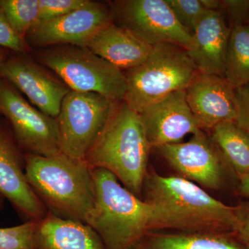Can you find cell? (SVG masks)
<instances>
[{"mask_svg": "<svg viewBox=\"0 0 249 249\" xmlns=\"http://www.w3.org/2000/svg\"><path fill=\"white\" fill-rule=\"evenodd\" d=\"M0 114L6 118L16 142L25 154L53 157L62 153L56 119L33 107L1 77Z\"/></svg>", "mask_w": 249, "mask_h": 249, "instance_id": "obj_8", "label": "cell"}, {"mask_svg": "<svg viewBox=\"0 0 249 249\" xmlns=\"http://www.w3.org/2000/svg\"><path fill=\"white\" fill-rule=\"evenodd\" d=\"M190 109L201 130H212L217 124L235 121V89L224 77L198 73L186 89Z\"/></svg>", "mask_w": 249, "mask_h": 249, "instance_id": "obj_15", "label": "cell"}, {"mask_svg": "<svg viewBox=\"0 0 249 249\" xmlns=\"http://www.w3.org/2000/svg\"><path fill=\"white\" fill-rule=\"evenodd\" d=\"M211 132V140L237 178L249 175V132L235 121L222 123Z\"/></svg>", "mask_w": 249, "mask_h": 249, "instance_id": "obj_20", "label": "cell"}, {"mask_svg": "<svg viewBox=\"0 0 249 249\" xmlns=\"http://www.w3.org/2000/svg\"><path fill=\"white\" fill-rule=\"evenodd\" d=\"M1 77L24 93L39 110L55 119L64 98L71 91L25 54L9 56L1 67Z\"/></svg>", "mask_w": 249, "mask_h": 249, "instance_id": "obj_13", "label": "cell"}, {"mask_svg": "<svg viewBox=\"0 0 249 249\" xmlns=\"http://www.w3.org/2000/svg\"><path fill=\"white\" fill-rule=\"evenodd\" d=\"M112 12L117 25L152 47L170 44L187 50L191 45V34L178 22L165 0L117 1Z\"/></svg>", "mask_w": 249, "mask_h": 249, "instance_id": "obj_9", "label": "cell"}, {"mask_svg": "<svg viewBox=\"0 0 249 249\" xmlns=\"http://www.w3.org/2000/svg\"><path fill=\"white\" fill-rule=\"evenodd\" d=\"M185 29L193 35L196 24L206 12L200 0H165Z\"/></svg>", "mask_w": 249, "mask_h": 249, "instance_id": "obj_24", "label": "cell"}, {"mask_svg": "<svg viewBox=\"0 0 249 249\" xmlns=\"http://www.w3.org/2000/svg\"><path fill=\"white\" fill-rule=\"evenodd\" d=\"M39 59L72 91L98 93L114 102L124 100V72L87 47L53 46L42 51Z\"/></svg>", "mask_w": 249, "mask_h": 249, "instance_id": "obj_6", "label": "cell"}, {"mask_svg": "<svg viewBox=\"0 0 249 249\" xmlns=\"http://www.w3.org/2000/svg\"><path fill=\"white\" fill-rule=\"evenodd\" d=\"M9 52H10V51L8 50V49L0 47V78H1V67H2L4 62L6 61V59L9 58V53H8Z\"/></svg>", "mask_w": 249, "mask_h": 249, "instance_id": "obj_32", "label": "cell"}, {"mask_svg": "<svg viewBox=\"0 0 249 249\" xmlns=\"http://www.w3.org/2000/svg\"><path fill=\"white\" fill-rule=\"evenodd\" d=\"M86 47L121 71H127L145 62L153 47L111 22L96 33Z\"/></svg>", "mask_w": 249, "mask_h": 249, "instance_id": "obj_17", "label": "cell"}, {"mask_svg": "<svg viewBox=\"0 0 249 249\" xmlns=\"http://www.w3.org/2000/svg\"><path fill=\"white\" fill-rule=\"evenodd\" d=\"M143 192L142 199L161 213L163 231L232 234L234 206L217 200L193 181L180 176L147 172Z\"/></svg>", "mask_w": 249, "mask_h": 249, "instance_id": "obj_1", "label": "cell"}, {"mask_svg": "<svg viewBox=\"0 0 249 249\" xmlns=\"http://www.w3.org/2000/svg\"><path fill=\"white\" fill-rule=\"evenodd\" d=\"M28 182L48 212L86 224L95 201L92 170L85 160L63 153H24Z\"/></svg>", "mask_w": 249, "mask_h": 249, "instance_id": "obj_4", "label": "cell"}, {"mask_svg": "<svg viewBox=\"0 0 249 249\" xmlns=\"http://www.w3.org/2000/svg\"><path fill=\"white\" fill-rule=\"evenodd\" d=\"M231 28L221 11H206L186 52L199 73L224 77Z\"/></svg>", "mask_w": 249, "mask_h": 249, "instance_id": "obj_16", "label": "cell"}, {"mask_svg": "<svg viewBox=\"0 0 249 249\" xmlns=\"http://www.w3.org/2000/svg\"><path fill=\"white\" fill-rule=\"evenodd\" d=\"M198 73L186 49L170 44L154 46L145 62L124 73V101L140 114L171 93L186 90Z\"/></svg>", "mask_w": 249, "mask_h": 249, "instance_id": "obj_5", "label": "cell"}, {"mask_svg": "<svg viewBox=\"0 0 249 249\" xmlns=\"http://www.w3.org/2000/svg\"><path fill=\"white\" fill-rule=\"evenodd\" d=\"M33 249H106L99 236L85 223L48 212L37 222Z\"/></svg>", "mask_w": 249, "mask_h": 249, "instance_id": "obj_18", "label": "cell"}, {"mask_svg": "<svg viewBox=\"0 0 249 249\" xmlns=\"http://www.w3.org/2000/svg\"><path fill=\"white\" fill-rule=\"evenodd\" d=\"M116 103L96 93H67L56 118L62 153L84 160Z\"/></svg>", "mask_w": 249, "mask_h": 249, "instance_id": "obj_7", "label": "cell"}, {"mask_svg": "<svg viewBox=\"0 0 249 249\" xmlns=\"http://www.w3.org/2000/svg\"><path fill=\"white\" fill-rule=\"evenodd\" d=\"M37 225L27 221L16 227L0 228V249H33Z\"/></svg>", "mask_w": 249, "mask_h": 249, "instance_id": "obj_23", "label": "cell"}, {"mask_svg": "<svg viewBox=\"0 0 249 249\" xmlns=\"http://www.w3.org/2000/svg\"><path fill=\"white\" fill-rule=\"evenodd\" d=\"M89 0H39V19L49 20L76 11L88 4Z\"/></svg>", "mask_w": 249, "mask_h": 249, "instance_id": "obj_25", "label": "cell"}, {"mask_svg": "<svg viewBox=\"0 0 249 249\" xmlns=\"http://www.w3.org/2000/svg\"><path fill=\"white\" fill-rule=\"evenodd\" d=\"M91 170L95 201L86 224L106 249H129L147 232L163 231L157 206L131 193L107 170Z\"/></svg>", "mask_w": 249, "mask_h": 249, "instance_id": "obj_2", "label": "cell"}, {"mask_svg": "<svg viewBox=\"0 0 249 249\" xmlns=\"http://www.w3.org/2000/svg\"><path fill=\"white\" fill-rule=\"evenodd\" d=\"M4 196L0 194V211H1L4 207Z\"/></svg>", "mask_w": 249, "mask_h": 249, "instance_id": "obj_33", "label": "cell"}, {"mask_svg": "<svg viewBox=\"0 0 249 249\" xmlns=\"http://www.w3.org/2000/svg\"><path fill=\"white\" fill-rule=\"evenodd\" d=\"M157 149L178 176L206 189H219L222 186L225 162L204 130L193 134L188 142Z\"/></svg>", "mask_w": 249, "mask_h": 249, "instance_id": "obj_12", "label": "cell"}, {"mask_svg": "<svg viewBox=\"0 0 249 249\" xmlns=\"http://www.w3.org/2000/svg\"><path fill=\"white\" fill-rule=\"evenodd\" d=\"M151 150L140 114L123 101L116 103L84 160L91 169L109 171L124 188L142 199Z\"/></svg>", "mask_w": 249, "mask_h": 249, "instance_id": "obj_3", "label": "cell"}, {"mask_svg": "<svg viewBox=\"0 0 249 249\" xmlns=\"http://www.w3.org/2000/svg\"><path fill=\"white\" fill-rule=\"evenodd\" d=\"M139 114L152 148L178 143L201 130L187 102L186 90L171 93Z\"/></svg>", "mask_w": 249, "mask_h": 249, "instance_id": "obj_14", "label": "cell"}, {"mask_svg": "<svg viewBox=\"0 0 249 249\" xmlns=\"http://www.w3.org/2000/svg\"><path fill=\"white\" fill-rule=\"evenodd\" d=\"M224 78L234 89L249 84V27L231 29Z\"/></svg>", "mask_w": 249, "mask_h": 249, "instance_id": "obj_21", "label": "cell"}, {"mask_svg": "<svg viewBox=\"0 0 249 249\" xmlns=\"http://www.w3.org/2000/svg\"><path fill=\"white\" fill-rule=\"evenodd\" d=\"M239 184L237 193L243 196L249 197V175L238 177Z\"/></svg>", "mask_w": 249, "mask_h": 249, "instance_id": "obj_30", "label": "cell"}, {"mask_svg": "<svg viewBox=\"0 0 249 249\" xmlns=\"http://www.w3.org/2000/svg\"><path fill=\"white\" fill-rule=\"evenodd\" d=\"M129 249H247L231 233L153 231Z\"/></svg>", "mask_w": 249, "mask_h": 249, "instance_id": "obj_19", "label": "cell"}, {"mask_svg": "<svg viewBox=\"0 0 249 249\" xmlns=\"http://www.w3.org/2000/svg\"><path fill=\"white\" fill-rule=\"evenodd\" d=\"M114 21L112 9L90 1L60 17L36 23L25 37L29 47L73 45L86 47L96 33Z\"/></svg>", "mask_w": 249, "mask_h": 249, "instance_id": "obj_10", "label": "cell"}, {"mask_svg": "<svg viewBox=\"0 0 249 249\" xmlns=\"http://www.w3.org/2000/svg\"><path fill=\"white\" fill-rule=\"evenodd\" d=\"M237 117L235 122L249 133V84L235 89Z\"/></svg>", "mask_w": 249, "mask_h": 249, "instance_id": "obj_29", "label": "cell"}, {"mask_svg": "<svg viewBox=\"0 0 249 249\" xmlns=\"http://www.w3.org/2000/svg\"><path fill=\"white\" fill-rule=\"evenodd\" d=\"M206 11H220L221 1L219 0H200Z\"/></svg>", "mask_w": 249, "mask_h": 249, "instance_id": "obj_31", "label": "cell"}, {"mask_svg": "<svg viewBox=\"0 0 249 249\" xmlns=\"http://www.w3.org/2000/svg\"><path fill=\"white\" fill-rule=\"evenodd\" d=\"M220 11L227 16L231 29L245 24L249 14V0H222Z\"/></svg>", "mask_w": 249, "mask_h": 249, "instance_id": "obj_28", "label": "cell"}, {"mask_svg": "<svg viewBox=\"0 0 249 249\" xmlns=\"http://www.w3.org/2000/svg\"><path fill=\"white\" fill-rule=\"evenodd\" d=\"M235 224L232 235L245 248L249 249V201L234 206Z\"/></svg>", "mask_w": 249, "mask_h": 249, "instance_id": "obj_27", "label": "cell"}, {"mask_svg": "<svg viewBox=\"0 0 249 249\" xmlns=\"http://www.w3.org/2000/svg\"><path fill=\"white\" fill-rule=\"evenodd\" d=\"M245 24H247V25L249 26V14L248 18H247V21H246Z\"/></svg>", "mask_w": 249, "mask_h": 249, "instance_id": "obj_34", "label": "cell"}, {"mask_svg": "<svg viewBox=\"0 0 249 249\" xmlns=\"http://www.w3.org/2000/svg\"><path fill=\"white\" fill-rule=\"evenodd\" d=\"M0 47L14 53L26 54L30 47L15 32L0 6Z\"/></svg>", "mask_w": 249, "mask_h": 249, "instance_id": "obj_26", "label": "cell"}, {"mask_svg": "<svg viewBox=\"0 0 249 249\" xmlns=\"http://www.w3.org/2000/svg\"><path fill=\"white\" fill-rule=\"evenodd\" d=\"M0 6L15 32L25 41L28 32L38 22L39 0H0Z\"/></svg>", "mask_w": 249, "mask_h": 249, "instance_id": "obj_22", "label": "cell"}, {"mask_svg": "<svg viewBox=\"0 0 249 249\" xmlns=\"http://www.w3.org/2000/svg\"><path fill=\"white\" fill-rule=\"evenodd\" d=\"M8 122V121H7ZM0 194L24 222H38L48 211L28 182L24 154L9 123L0 121Z\"/></svg>", "mask_w": 249, "mask_h": 249, "instance_id": "obj_11", "label": "cell"}]
</instances>
